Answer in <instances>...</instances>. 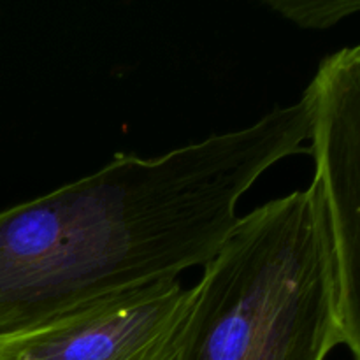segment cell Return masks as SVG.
<instances>
[{
    "instance_id": "obj_1",
    "label": "cell",
    "mask_w": 360,
    "mask_h": 360,
    "mask_svg": "<svg viewBox=\"0 0 360 360\" xmlns=\"http://www.w3.org/2000/svg\"><path fill=\"white\" fill-rule=\"evenodd\" d=\"M311 104L153 158L116 155L94 174L0 211V338L95 299L206 266L238 204L283 158L304 153Z\"/></svg>"
},
{
    "instance_id": "obj_2",
    "label": "cell",
    "mask_w": 360,
    "mask_h": 360,
    "mask_svg": "<svg viewBox=\"0 0 360 360\" xmlns=\"http://www.w3.org/2000/svg\"><path fill=\"white\" fill-rule=\"evenodd\" d=\"M340 343L333 241L313 181L239 218L193 287L172 360H326Z\"/></svg>"
},
{
    "instance_id": "obj_3",
    "label": "cell",
    "mask_w": 360,
    "mask_h": 360,
    "mask_svg": "<svg viewBox=\"0 0 360 360\" xmlns=\"http://www.w3.org/2000/svg\"><path fill=\"white\" fill-rule=\"evenodd\" d=\"M311 153L336 264L341 338L360 360V44L327 56L306 88Z\"/></svg>"
},
{
    "instance_id": "obj_4",
    "label": "cell",
    "mask_w": 360,
    "mask_h": 360,
    "mask_svg": "<svg viewBox=\"0 0 360 360\" xmlns=\"http://www.w3.org/2000/svg\"><path fill=\"white\" fill-rule=\"evenodd\" d=\"M192 297L176 278L95 299L0 338V360H172Z\"/></svg>"
},
{
    "instance_id": "obj_5",
    "label": "cell",
    "mask_w": 360,
    "mask_h": 360,
    "mask_svg": "<svg viewBox=\"0 0 360 360\" xmlns=\"http://www.w3.org/2000/svg\"><path fill=\"white\" fill-rule=\"evenodd\" d=\"M266 4L304 28H329L343 18L360 13V0H267Z\"/></svg>"
}]
</instances>
